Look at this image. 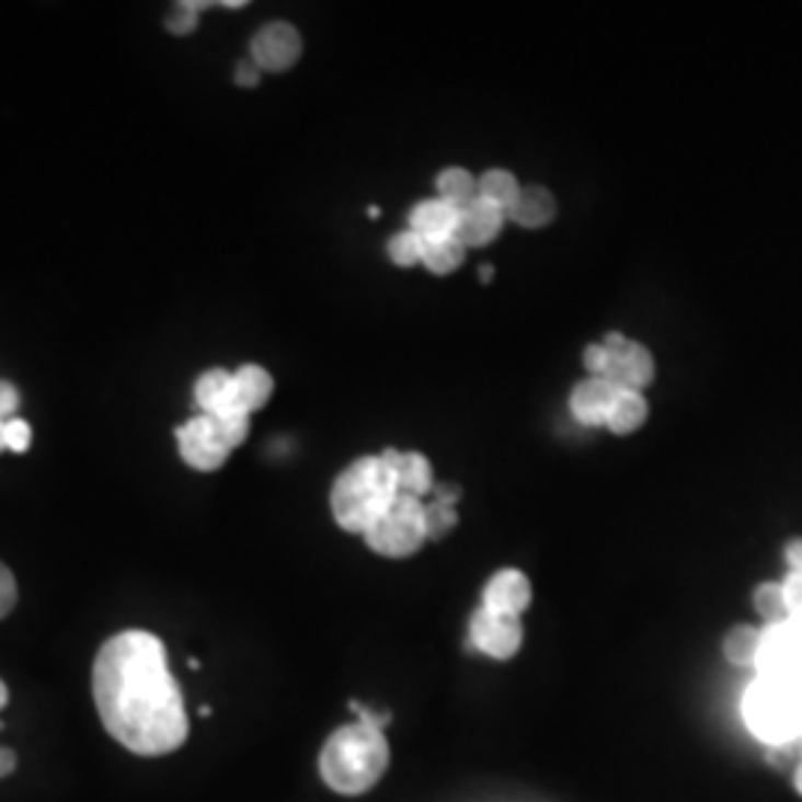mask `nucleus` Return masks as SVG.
<instances>
[{"mask_svg": "<svg viewBox=\"0 0 802 802\" xmlns=\"http://www.w3.org/2000/svg\"><path fill=\"white\" fill-rule=\"evenodd\" d=\"M93 699L104 729L137 755H167L187 741L182 689L167 666V649L149 630L107 639L93 666Z\"/></svg>", "mask_w": 802, "mask_h": 802, "instance_id": "1", "label": "nucleus"}, {"mask_svg": "<svg viewBox=\"0 0 802 802\" xmlns=\"http://www.w3.org/2000/svg\"><path fill=\"white\" fill-rule=\"evenodd\" d=\"M390 767V743L381 729L366 722L342 725L328 737L321 749L319 770L330 791L342 797H360L381 782Z\"/></svg>", "mask_w": 802, "mask_h": 802, "instance_id": "2", "label": "nucleus"}, {"mask_svg": "<svg viewBox=\"0 0 802 802\" xmlns=\"http://www.w3.org/2000/svg\"><path fill=\"white\" fill-rule=\"evenodd\" d=\"M396 496H399L396 479L378 455V458H360L348 470H342L330 491V508L345 532L363 535L390 508Z\"/></svg>", "mask_w": 802, "mask_h": 802, "instance_id": "3", "label": "nucleus"}, {"mask_svg": "<svg viewBox=\"0 0 802 802\" xmlns=\"http://www.w3.org/2000/svg\"><path fill=\"white\" fill-rule=\"evenodd\" d=\"M743 720L758 741L779 746L802 734V696L788 680L758 678L743 696Z\"/></svg>", "mask_w": 802, "mask_h": 802, "instance_id": "4", "label": "nucleus"}, {"mask_svg": "<svg viewBox=\"0 0 802 802\" xmlns=\"http://www.w3.org/2000/svg\"><path fill=\"white\" fill-rule=\"evenodd\" d=\"M363 538H366V545L375 553L387 555V559L413 555L428 541V535H425V505L416 496L399 494L392 500L390 508L363 532Z\"/></svg>", "mask_w": 802, "mask_h": 802, "instance_id": "5", "label": "nucleus"}, {"mask_svg": "<svg viewBox=\"0 0 802 802\" xmlns=\"http://www.w3.org/2000/svg\"><path fill=\"white\" fill-rule=\"evenodd\" d=\"M758 678L767 680H793L802 678V628L793 621L772 625L761 630V645H758Z\"/></svg>", "mask_w": 802, "mask_h": 802, "instance_id": "6", "label": "nucleus"}, {"mask_svg": "<svg viewBox=\"0 0 802 802\" xmlns=\"http://www.w3.org/2000/svg\"><path fill=\"white\" fill-rule=\"evenodd\" d=\"M470 639L476 649L491 660H512L520 651L524 628H520V618L482 607L470 618Z\"/></svg>", "mask_w": 802, "mask_h": 802, "instance_id": "7", "label": "nucleus"}, {"mask_svg": "<svg viewBox=\"0 0 802 802\" xmlns=\"http://www.w3.org/2000/svg\"><path fill=\"white\" fill-rule=\"evenodd\" d=\"M300 51H303L300 33L288 21H271L253 36L250 60L256 62L262 72H286L300 60Z\"/></svg>", "mask_w": 802, "mask_h": 802, "instance_id": "8", "label": "nucleus"}, {"mask_svg": "<svg viewBox=\"0 0 802 802\" xmlns=\"http://www.w3.org/2000/svg\"><path fill=\"white\" fill-rule=\"evenodd\" d=\"M175 440H179V452H182L187 467H194L199 473H215L229 458V449L217 440L206 413H199L194 420H187L185 425H179Z\"/></svg>", "mask_w": 802, "mask_h": 802, "instance_id": "9", "label": "nucleus"}, {"mask_svg": "<svg viewBox=\"0 0 802 802\" xmlns=\"http://www.w3.org/2000/svg\"><path fill=\"white\" fill-rule=\"evenodd\" d=\"M532 600V586H529V576L517 568H505L496 571L488 586H484V607L494 609V612H505V616L520 618L526 607Z\"/></svg>", "mask_w": 802, "mask_h": 802, "instance_id": "10", "label": "nucleus"}, {"mask_svg": "<svg viewBox=\"0 0 802 802\" xmlns=\"http://www.w3.org/2000/svg\"><path fill=\"white\" fill-rule=\"evenodd\" d=\"M654 378V357L645 345L628 342L618 351H612V360H609L607 381H612L618 390H633L639 392L642 387H649Z\"/></svg>", "mask_w": 802, "mask_h": 802, "instance_id": "11", "label": "nucleus"}, {"mask_svg": "<svg viewBox=\"0 0 802 802\" xmlns=\"http://www.w3.org/2000/svg\"><path fill=\"white\" fill-rule=\"evenodd\" d=\"M618 392L621 390L607 378H586L583 383H576L574 392H571V413L583 425H607Z\"/></svg>", "mask_w": 802, "mask_h": 802, "instance_id": "12", "label": "nucleus"}, {"mask_svg": "<svg viewBox=\"0 0 802 802\" xmlns=\"http://www.w3.org/2000/svg\"><path fill=\"white\" fill-rule=\"evenodd\" d=\"M503 224L505 211H500L491 203H484V199H476L467 208H461L455 236H458L463 248H484V244H491L500 236Z\"/></svg>", "mask_w": 802, "mask_h": 802, "instance_id": "13", "label": "nucleus"}, {"mask_svg": "<svg viewBox=\"0 0 802 802\" xmlns=\"http://www.w3.org/2000/svg\"><path fill=\"white\" fill-rule=\"evenodd\" d=\"M383 463L390 467L392 479H396V491L404 496H425L432 494V463L425 461L420 452H399V449H387L381 455Z\"/></svg>", "mask_w": 802, "mask_h": 802, "instance_id": "14", "label": "nucleus"}, {"mask_svg": "<svg viewBox=\"0 0 802 802\" xmlns=\"http://www.w3.org/2000/svg\"><path fill=\"white\" fill-rule=\"evenodd\" d=\"M458 208L449 206L446 199H422L420 206H413L411 211V227L422 241H434V238L455 236L458 229Z\"/></svg>", "mask_w": 802, "mask_h": 802, "instance_id": "15", "label": "nucleus"}, {"mask_svg": "<svg viewBox=\"0 0 802 802\" xmlns=\"http://www.w3.org/2000/svg\"><path fill=\"white\" fill-rule=\"evenodd\" d=\"M194 399L203 413H220L229 411V408H238L232 371L208 369L206 375H199V381L194 387Z\"/></svg>", "mask_w": 802, "mask_h": 802, "instance_id": "16", "label": "nucleus"}, {"mask_svg": "<svg viewBox=\"0 0 802 802\" xmlns=\"http://www.w3.org/2000/svg\"><path fill=\"white\" fill-rule=\"evenodd\" d=\"M555 215V199L547 187H520V196L512 206L508 217L515 220L517 227L526 229H541L547 227Z\"/></svg>", "mask_w": 802, "mask_h": 802, "instance_id": "17", "label": "nucleus"}, {"mask_svg": "<svg viewBox=\"0 0 802 802\" xmlns=\"http://www.w3.org/2000/svg\"><path fill=\"white\" fill-rule=\"evenodd\" d=\"M232 381H236V404L244 413L265 408L274 392V378L262 366H241L232 371Z\"/></svg>", "mask_w": 802, "mask_h": 802, "instance_id": "18", "label": "nucleus"}, {"mask_svg": "<svg viewBox=\"0 0 802 802\" xmlns=\"http://www.w3.org/2000/svg\"><path fill=\"white\" fill-rule=\"evenodd\" d=\"M645 416H649V401H645V396L633 390H621L616 404H612V411H609L607 425L616 434H633L637 428L645 425Z\"/></svg>", "mask_w": 802, "mask_h": 802, "instance_id": "19", "label": "nucleus"}, {"mask_svg": "<svg viewBox=\"0 0 802 802\" xmlns=\"http://www.w3.org/2000/svg\"><path fill=\"white\" fill-rule=\"evenodd\" d=\"M437 194L440 199H446L449 206H455L458 211L467 208L470 203L479 199V179L473 173H467L461 167H449L437 175Z\"/></svg>", "mask_w": 802, "mask_h": 802, "instance_id": "20", "label": "nucleus"}, {"mask_svg": "<svg viewBox=\"0 0 802 802\" xmlns=\"http://www.w3.org/2000/svg\"><path fill=\"white\" fill-rule=\"evenodd\" d=\"M517 196H520V185H517V179L508 170H488L479 179V199L505 211V217L517 203Z\"/></svg>", "mask_w": 802, "mask_h": 802, "instance_id": "21", "label": "nucleus"}, {"mask_svg": "<svg viewBox=\"0 0 802 802\" xmlns=\"http://www.w3.org/2000/svg\"><path fill=\"white\" fill-rule=\"evenodd\" d=\"M463 256H467V248L458 241V236L434 238V241H425V248H422V265L432 274H452Z\"/></svg>", "mask_w": 802, "mask_h": 802, "instance_id": "22", "label": "nucleus"}, {"mask_svg": "<svg viewBox=\"0 0 802 802\" xmlns=\"http://www.w3.org/2000/svg\"><path fill=\"white\" fill-rule=\"evenodd\" d=\"M758 645H761V630L749 628V625H737L729 630V637L722 642L725 657L734 666H755L758 660Z\"/></svg>", "mask_w": 802, "mask_h": 802, "instance_id": "23", "label": "nucleus"}, {"mask_svg": "<svg viewBox=\"0 0 802 802\" xmlns=\"http://www.w3.org/2000/svg\"><path fill=\"white\" fill-rule=\"evenodd\" d=\"M206 416H208V422H211V428H215L217 440L224 443L229 452L248 440L250 413H244L241 408H229V411H220V413H206Z\"/></svg>", "mask_w": 802, "mask_h": 802, "instance_id": "24", "label": "nucleus"}, {"mask_svg": "<svg viewBox=\"0 0 802 802\" xmlns=\"http://www.w3.org/2000/svg\"><path fill=\"white\" fill-rule=\"evenodd\" d=\"M755 612L764 618V628H772V625H784L791 612H788V600H784V588L782 583H761L755 588Z\"/></svg>", "mask_w": 802, "mask_h": 802, "instance_id": "25", "label": "nucleus"}, {"mask_svg": "<svg viewBox=\"0 0 802 802\" xmlns=\"http://www.w3.org/2000/svg\"><path fill=\"white\" fill-rule=\"evenodd\" d=\"M422 248H425V241H422L413 229H401V232H396V236L390 238L387 256H390L396 265L411 267L422 262Z\"/></svg>", "mask_w": 802, "mask_h": 802, "instance_id": "26", "label": "nucleus"}, {"mask_svg": "<svg viewBox=\"0 0 802 802\" xmlns=\"http://www.w3.org/2000/svg\"><path fill=\"white\" fill-rule=\"evenodd\" d=\"M458 524V515H455V505H440L432 503L425 505V535L432 541H440L443 535H449Z\"/></svg>", "mask_w": 802, "mask_h": 802, "instance_id": "27", "label": "nucleus"}, {"mask_svg": "<svg viewBox=\"0 0 802 802\" xmlns=\"http://www.w3.org/2000/svg\"><path fill=\"white\" fill-rule=\"evenodd\" d=\"M208 3H175L173 15L167 19V31L173 36H187L194 33L196 19H199V10H206Z\"/></svg>", "mask_w": 802, "mask_h": 802, "instance_id": "28", "label": "nucleus"}, {"mask_svg": "<svg viewBox=\"0 0 802 802\" xmlns=\"http://www.w3.org/2000/svg\"><path fill=\"white\" fill-rule=\"evenodd\" d=\"M3 440H7V449H10V452H27L33 440L31 425L21 420V416L7 420V425H3Z\"/></svg>", "mask_w": 802, "mask_h": 802, "instance_id": "29", "label": "nucleus"}, {"mask_svg": "<svg viewBox=\"0 0 802 802\" xmlns=\"http://www.w3.org/2000/svg\"><path fill=\"white\" fill-rule=\"evenodd\" d=\"M782 588H784V600H788V612H791L788 621H793L797 628H802V574L784 576Z\"/></svg>", "mask_w": 802, "mask_h": 802, "instance_id": "30", "label": "nucleus"}, {"mask_svg": "<svg viewBox=\"0 0 802 802\" xmlns=\"http://www.w3.org/2000/svg\"><path fill=\"white\" fill-rule=\"evenodd\" d=\"M19 600V586H15V576L3 562H0V618H7L15 609Z\"/></svg>", "mask_w": 802, "mask_h": 802, "instance_id": "31", "label": "nucleus"}, {"mask_svg": "<svg viewBox=\"0 0 802 802\" xmlns=\"http://www.w3.org/2000/svg\"><path fill=\"white\" fill-rule=\"evenodd\" d=\"M609 360H612V354L604 348V342H595V345H588L586 354H583V363H586V369L592 371V378H607Z\"/></svg>", "mask_w": 802, "mask_h": 802, "instance_id": "32", "label": "nucleus"}, {"mask_svg": "<svg viewBox=\"0 0 802 802\" xmlns=\"http://www.w3.org/2000/svg\"><path fill=\"white\" fill-rule=\"evenodd\" d=\"M19 411V390L10 381H0V420H15Z\"/></svg>", "mask_w": 802, "mask_h": 802, "instance_id": "33", "label": "nucleus"}, {"mask_svg": "<svg viewBox=\"0 0 802 802\" xmlns=\"http://www.w3.org/2000/svg\"><path fill=\"white\" fill-rule=\"evenodd\" d=\"M259 75H262V69H259L253 60H241L236 66V83H238V87H256Z\"/></svg>", "mask_w": 802, "mask_h": 802, "instance_id": "34", "label": "nucleus"}, {"mask_svg": "<svg viewBox=\"0 0 802 802\" xmlns=\"http://www.w3.org/2000/svg\"><path fill=\"white\" fill-rule=\"evenodd\" d=\"M432 503H440V505H455L458 503V496H461V491H458V484H437V488H432Z\"/></svg>", "mask_w": 802, "mask_h": 802, "instance_id": "35", "label": "nucleus"}, {"mask_svg": "<svg viewBox=\"0 0 802 802\" xmlns=\"http://www.w3.org/2000/svg\"><path fill=\"white\" fill-rule=\"evenodd\" d=\"M784 562L791 568V574H802V538L784 547Z\"/></svg>", "mask_w": 802, "mask_h": 802, "instance_id": "36", "label": "nucleus"}, {"mask_svg": "<svg viewBox=\"0 0 802 802\" xmlns=\"http://www.w3.org/2000/svg\"><path fill=\"white\" fill-rule=\"evenodd\" d=\"M15 770V752L12 749H0V779L10 776Z\"/></svg>", "mask_w": 802, "mask_h": 802, "instance_id": "37", "label": "nucleus"}, {"mask_svg": "<svg viewBox=\"0 0 802 802\" xmlns=\"http://www.w3.org/2000/svg\"><path fill=\"white\" fill-rule=\"evenodd\" d=\"M793 784H797V791H800V797H802V764L797 767V770H793Z\"/></svg>", "mask_w": 802, "mask_h": 802, "instance_id": "38", "label": "nucleus"}, {"mask_svg": "<svg viewBox=\"0 0 802 802\" xmlns=\"http://www.w3.org/2000/svg\"><path fill=\"white\" fill-rule=\"evenodd\" d=\"M7 699H10V692H7V684L0 680V708H7Z\"/></svg>", "mask_w": 802, "mask_h": 802, "instance_id": "39", "label": "nucleus"}, {"mask_svg": "<svg viewBox=\"0 0 802 802\" xmlns=\"http://www.w3.org/2000/svg\"><path fill=\"white\" fill-rule=\"evenodd\" d=\"M491 274H494V267H491V265H482V279H484V283L491 279Z\"/></svg>", "mask_w": 802, "mask_h": 802, "instance_id": "40", "label": "nucleus"}, {"mask_svg": "<svg viewBox=\"0 0 802 802\" xmlns=\"http://www.w3.org/2000/svg\"><path fill=\"white\" fill-rule=\"evenodd\" d=\"M3 425H7V422L0 420V452H3V449H7V440H3Z\"/></svg>", "mask_w": 802, "mask_h": 802, "instance_id": "41", "label": "nucleus"}]
</instances>
